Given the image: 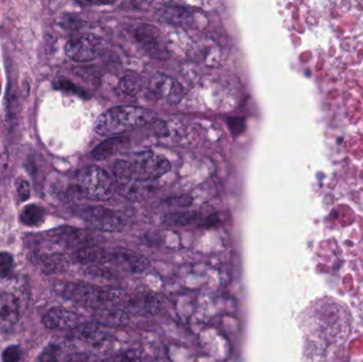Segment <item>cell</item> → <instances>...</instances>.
Listing matches in <instances>:
<instances>
[{
	"label": "cell",
	"mask_w": 363,
	"mask_h": 362,
	"mask_svg": "<svg viewBox=\"0 0 363 362\" xmlns=\"http://www.w3.org/2000/svg\"><path fill=\"white\" fill-rule=\"evenodd\" d=\"M307 319V362H346L352 332L347 307L335 298H318L308 309Z\"/></svg>",
	"instance_id": "obj_1"
},
{
	"label": "cell",
	"mask_w": 363,
	"mask_h": 362,
	"mask_svg": "<svg viewBox=\"0 0 363 362\" xmlns=\"http://www.w3.org/2000/svg\"><path fill=\"white\" fill-rule=\"evenodd\" d=\"M55 293L65 300L96 310L106 308H122L127 292L119 289H104L85 283H57L53 286Z\"/></svg>",
	"instance_id": "obj_2"
},
{
	"label": "cell",
	"mask_w": 363,
	"mask_h": 362,
	"mask_svg": "<svg viewBox=\"0 0 363 362\" xmlns=\"http://www.w3.org/2000/svg\"><path fill=\"white\" fill-rule=\"evenodd\" d=\"M170 168L171 166L167 158L154 152L146 151L117 160L113 167V173L121 181L140 183L159 179Z\"/></svg>",
	"instance_id": "obj_3"
},
{
	"label": "cell",
	"mask_w": 363,
	"mask_h": 362,
	"mask_svg": "<svg viewBox=\"0 0 363 362\" xmlns=\"http://www.w3.org/2000/svg\"><path fill=\"white\" fill-rule=\"evenodd\" d=\"M152 116L148 110L133 105L113 107L98 118L95 131L101 136L125 134L144 126Z\"/></svg>",
	"instance_id": "obj_4"
},
{
	"label": "cell",
	"mask_w": 363,
	"mask_h": 362,
	"mask_svg": "<svg viewBox=\"0 0 363 362\" xmlns=\"http://www.w3.org/2000/svg\"><path fill=\"white\" fill-rule=\"evenodd\" d=\"M76 183L81 194L91 201H106L114 194L112 177L98 166L81 169L76 175Z\"/></svg>",
	"instance_id": "obj_5"
},
{
	"label": "cell",
	"mask_w": 363,
	"mask_h": 362,
	"mask_svg": "<svg viewBox=\"0 0 363 362\" xmlns=\"http://www.w3.org/2000/svg\"><path fill=\"white\" fill-rule=\"evenodd\" d=\"M80 216L91 228L102 232H118L125 226L122 217L106 207H84L81 209Z\"/></svg>",
	"instance_id": "obj_6"
},
{
	"label": "cell",
	"mask_w": 363,
	"mask_h": 362,
	"mask_svg": "<svg viewBox=\"0 0 363 362\" xmlns=\"http://www.w3.org/2000/svg\"><path fill=\"white\" fill-rule=\"evenodd\" d=\"M135 37L140 47L151 58L163 60V59L169 57V52H168L165 37H163L161 31L153 27L152 25H138L135 30Z\"/></svg>",
	"instance_id": "obj_7"
},
{
	"label": "cell",
	"mask_w": 363,
	"mask_h": 362,
	"mask_svg": "<svg viewBox=\"0 0 363 362\" xmlns=\"http://www.w3.org/2000/svg\"><path fill=\"white\" fill-rule=\"evenodd\" d=\"M101 46L100 40L93 35H79L66 44V56L76 62H89L99 56Z\"/></svg>",
	"instance_id": "obj_8"
},
{
	"label": "cell",
	"mask_w": 363,
	"mask_h": 362,
	"mask_svg": "<svg viewBox=\"0 0 363 362\" xmlns=\"http://www.w3.org/2000/svg\"><path fill=\"white\" fill-rule=\"evenodd\" d=\"M51 238L62 247L67 249L80 250L83 247L98 245L102 240L101 237L93 234L88 230L80 228H62L51 233Z\"/></svg>",
	"instance_id": "obj_9"
},
{
	"label": "cell",
	"mask_w": 363,
	"mask_h": 362,
	"mask_svg": "<svg viewBox=\"0 0 363 362\" xmlns=\"http://www.w3.org/2000/svg\"><path fill=\"white\" fill-rule=\"evenodd\" d=\"M149 86L155 95L161 97L170 105H178L186 95L184 86L165 74H155L151 78Z\"/></svg>",
	"instance_id": "obj_10"
},
{
	"label": "cell",
	"mask_w": 363,
	"mask_h": 362,
	"mask_svg": "<svg viewBox=\"0 0 363 362\" xmlns=\"http://www.w3.org/2000/svg\"><path fill=\"white\" fill-rule=\"evenodd\" d=\"M110 253V264L127 272L139 274L146 272L150 268V262L148 258L142 254L136 253L133 250L127 247H115Z\"/></svg>",
	"instance_id": "obj_11"
},
{
	"label": "cell",
	"mask_w": 363,
	"mask_h": 362,
	"mask_svg": "<svg viewBox=\"0 0 363 362\" xmlns=\"http://www.w3.org/2000/svg\"><path fill=\"white\" fill-rule=\"evenodd\" d=\"M163 306V298L156 293H135L129 296L123 304V310L137 315H156Z\"/></svg>",
	"instance_id": "obj_12"
},
{
	"label": "cell",
	"mask_w": 363,
	"mask_h": 362,
	"mask_svg": "<svg viewBox=\"0 0 363 362\" xmlns=\"http://www.w3.org/2000/svg\"><path fill=\"white\" fill-rule=\"evenodd\" d=\"M42 323L49 329L72 330L80 325V317L74 311L64 307H54L45 313Z\"/></svg>",
	"instance_id": "obj_13"
},
{
	"label": "cell",
	"mask_w": 363,
	"mask_h": 362,
	"mask_svg": "<svg viewBox=\"0 0 363 362\" xmlns=\"http://www.w3.org/2000/svg\"><path fill=\"white\" fill-rule=\"evenodd\" d=\"M21 319V307L16 296L10 292L0 294V329L10 332Z\"/></svg>",
	"instance_id": "obj_14"
},
{
	"label": "cell",
	"mask_w": 363,
	"mask_h": 362,
	"mask_svg": "<svg viewBox=\"0 0 363 362\" xmlns=\"http://www.w3.org/2000/svg\"><path fill=\"white\" fill-rule=\"evenodd\" d=\"M105 326L101 325L98 322H88V323L80 324L74 329L71 330V337L76 340L82 341L86 344L98 346L103 344L108 339V329Z\"/></svg>",
	"instance_id": "obj_15"
},
{
	"label": "cell",
	"mask_w": 363,
	"mask_h": 362,
	"mask_svg": "<svg viewBox=\"0 0 363 362\" xmlns=\"http://www.w3.org/2000/svg\"><path fill=\"white\" fill-rule=\"evenodd\" d=\"M72 260L76 264L84 266H103L106 262H110V253L108 250L98 245L83 247L76 250L72 254Z\"/></svg>",
	"instance_id": "obj_16"
},
{
	"label": "cell",
	"mask_w": 363,
	"mask_h": 362,
	"mask_svg": "<svg viewBox=\"0 0 363 362\" xmlns=\"http://www.w3.org/2000/svg\"><path fill=\"white\" fill-rule=\"evenodd\" d=\"M159 18L163 22L173 26L190 28L195 25V18L188 10L180 7H166L159 12Z\"/></svg>",
	"instance_id": "obj_17"
},
{
	"label": "cell",
	"mask_w": 363,
	"mask_h": 362,
	"mask_svg": "<svg viewBox=\"0 0 363 362\" xmlns=\"http://www.w3.org/2000/svg\"><path fill=\"white\" fill-rule=\"evenodd\" d=\"M96 322L105 327H120L129 322V315L120 308L99 309L95 315Z\"/></svg>",
	"instance_id": "obj_18"
},
{
	"label": "cell",
	"mask_w": 363,
	"mask_h": 362,
	"mask_svg": "<svg viewBox=\"0 0 363 362\" xmlns=\"http://www.w3.org/2000/svg\"><path fill=\"white\" fill-rule=\"evenodd\" d=\"M127 141H129V139H125V137H110V139H105L99 146H97L93 150L91 154L96 160H108L110 156L116 154Z\"/></svg>",
	"instance_id": "obj_19"
},
{
	"label": "cell",
	"mask_w": 363,
	"mask_h": 362,
	"mask_svg": "<svg viewBox=\"0 0 363 362\" xmlns=\"http://www.w3.org/2000/svg\"><path fill=\"white\" fill-rule=\"evenodd\" d=\"M45 209L36 204L27 205L21 214L23 226H38L44 222Z\"/></svg>",
	"instance_id": "obj_20"
},
{
	"label": "cell",
	"mask_w": 363,
	"mask_h": 362,
	"mask_svg": "<svg viewBox=\"0 0 363 362\" xmlns=\"http://www.w3.org/2000/svg\"><path fill=\"white\" fill-rule=\"evenodd\" d=\"M38 264L46 273L61 272L66 268V259L61 254H48L38 258Z\"/></svg>",
	"instance_id": "obj_21"
},
{
	"label": "cell",
	"mask_w": 363,
	"mask_h": 362,
	"mask_svg": "<svg viewBox=\"0 0 363 362\" xmlns=\"http://www.w3.org/2000/svg\"><path fill=\"white\" fill-rule=\"evenodd\" d=\"M197 214L193 211H176L170 213L163 218V224L169 226H187L197 221Z\"/></svg>",
	"instance_id": "obj_22"
},
{
	"label": "cell",
	"mask_w": 363,
	"mask_h": 362,
	"mask_svg": "<svg viewBox=\"0 0 363 362\" xmlns=\"http://www.w3.org/2000/svg\"><path fill=\"white\" fill-rule=\"evenodd\" d=\"M106 362H150V357L140 349H127L115 354Z\"/></svg>",
	"instance_id": "obj_23"
},
{
	"label": "cell",
	"mask_w": 363,
	"mask_h": 362,
	"mask_svg": "<svg viewBox=\"0 0 363 362\" xmlns=\"http://www.w3.org/2000/svg\"><path fill=\"white\" fill-rule=\"evenodd\" d=\"M119 88L125 94L129 95V96H135L142 88V79L136 74H127L121 78Z\"/></svg>",
	"instance_id": "obj_24"
},
{
	"label": "cell",
	"mask_w": 363,
	"mask_h": 362,
	"mask_svg": "<svg viewBox=\"0 0 363 362\" xmlns=\"http://www.w3.org/2000/svg\"><path fill=\"white\" fill-rule=\"evenodd\" d=\"M84 274L93 279H105V281H110L118 276L116 271L106 267L104 268L103 266H87L85 268Z\"/></svg>",
	"instance_id": "obj_25"
},
{
	"label": "cell",
	"mask_w": 363,
	"mask_h": 362,
	"mask_svg": "<svg viewBox=\"0 0 363 362\" xmlns=\"http://www.w3.org/2000/svg\"><path fill=\"white\" fill-rule=\"evenodd\" d=\"M59 354H61V349H59V345L51 343L40 354V362H57Z\"/></svg>",
	"instance_id": "obj_26"
},
{
	"label": "cell",
	"mask_w": 363,
	"mask_h": 362,
	"mask_svg": "<svg viewBox=\"0 0 363 362\" xmlns=\"http://www.w3.org/2000/svg\"><path fill=\"white\" fill-rule=\"evenodd\" d=\"M14 259L8 253H0V277H6L12 273Z\"/></svg>",
	"instance_id": "obj_27"
},
{
	"label": "cell",
	"mask_w": 363,
	"mask_h": 362,
	"mask_svg": "<svg viewBox=\"0 0 363 362\" xmlns=\"http://www.w3.org/2000/svg\"><path fill=\"white\" fill-rule=\"evenodd\" d=\"M21 351L17 345H11L2 351V362H18L21 360Z\"/></svg>",
	"instance_id": "obj_28"
},
{
	"label": "cell",
	"mask_w": 363,
	"mask_h": 362,
	"mask_svg": "<svg viewBox=\"0 0 363 362\" xmlns=\"http://www.w3.org/2000/svg\"><path fill=\"white\" fill-rule=\"evenodd\" d=\"M17 196L21 202L29 200L31 189H30V184L25 180L18 179L16 181Z\"/></svg>",
	"instance_id": "obj_29"
},
{
	"label": "cell",
	"mask_w": 363,
	"mask_h": 362,
	"mask_svg": "<svg viewBox=\"0 0 363 362\" xmlns=\"http://www.w3.org/2000/svg\"><path fill=\"white\" fill-rule=\"evenodd\" d=\"M57 88H59V90H67V92L76 93V94L78 95L85 94L82 90L76 88L74 84H72L71 82L66 81V80H61V81H59V83H57Z\"/></svg>",
	"instance_id": "obj_30"
},
{
	"label": "cell",
	"mask_w": 363,
	"mask_h": 362,
	"mask_svg": "<svg viewBox=\"0 0 363 362\" xmlns=\"http://www.w3.org/2000/svg\"><path fill=\"white\" fill-rule=\"evenodd\" d=\"M170 202H171V205H175V206H188V205L191 204L192 200H191L190 197L183 196L172 199V200H170Z\"/></svg>",
	"instance_id": "obj_31"
},
{
	"label": "cell",
	"mask_w": 363,
	"mask_h": 362,
	"mask_svg": "<svg viewBox=\"0 0 363 362\" xmlns=\"http://www.w3.org/2000/svg\"><path fill=\"white\" fill-rule=\"evenodd\" d=\"M66 362H88V357L84 354H76V355H72Z\"/></svg>",
	"instance_id": "obj_32"
}]
</instances>
